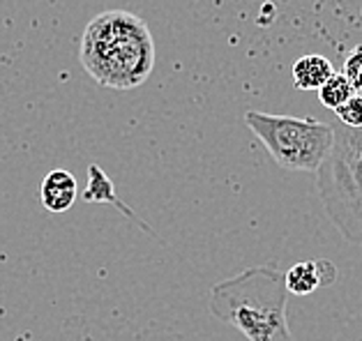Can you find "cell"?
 Here are the masks:
<instances>
[{"label":"cell","mask_w":362,"mask_h":341,"mask_svg":"<svg viewBox=\"0 0 362 341\" xmlns=\"http://www.w3.org/2000/svg\"><path fill=\"white\" fill-rule=\"evenodd\" d=\"M245 125L286 171L316 173L334 145V127L314 118L247 111Z\"/></svg>","instance_id":"obj_3"},{"label":"cell","mask_w":362,"mask_h":341,"mask_svg":"<svg viewBox=\"0 0 362 341\" xmlns=\"http://www.w3.org/2000/svg\"><path fill=\"white\" fill-rule=\"evenodd\" d=\"M155 60V40L141 16L109 10L88 23L81 40V65L104 88H139L153 74Z\"/></svg>","instance_id":"obj_1"},{"label":"cell","mask_w":362,"mask_h":341,"mask_svg":"<svg viewBox=\"0 0 362 341\" xmlns=\"http://www.w3.org/2000/svg\"><path fill=\"white\" fill-rule=\"evenodd\" d=\"M284 273L254 265L210 288V313L250 341H296L286 318Z\"/></svg>","instance_id":"obj_2"},{"label":"cell","mask_w":362,"mask_h":341,"mask_svg":"<svg viewBox=\"0 0 362 341\" xmlns=\"http://www.w3.org/2000/svg\"><path fill=\"white\" fill-rule=\"evenodd\" d=\"M316 176L325 213L344 233L362 215V129H334V145Z\"/></svg>","instance_id":"obj_4"},{"label":"cell","mask_w":362,"mask_h":341,"mask_svg":"<svg viewBox=\"0 0 362 341\" xmlns=\"http://www.w3.org/2000/svg\"><path fill=\"white\" fill-rule=\"evenodd\" d=\"M76 196H78L76 178L65 169H54L51 173H47V178L40 185L42 205L49 213H67L74 205Z\"/></svg>","instance_id":"obj_6"},{"label":"cell","mask_w":362,"mask_h":341,"mask_svg":"<svg viewBox=\"0 0 362 341\" xmlns=\"http://www.w3.org/2000/svg\"><path fill=\"white\" fill-rule=\"evenodd\" d=\"M83 198L88 201V203H111V205H116L118 210H122L129 220H136V215L132 213V210L116 196L113 182L109 180V176L97 164H90V169H88V187L83 191Z\"/></svg>","instance_id":"obj_8"},{"label":"cell","mask_w":362,"mask_h":341,"mask_svg":"<svg viewBox=\"0 0 362 341\" xmlns=\"http://www.w3.org/2000/svg\"><path fill=\"white\" fill-rule=\"evenodd\" d=\"M334 74L332 63L325 56L309 54L296 60L293 65V85L298 90H319L321 85Z\"/></svg>","instance_id":"obj_7"},{"label":"cell","mask_w":362,"mask_h":341,"mask_svg":"<svg viewBox=\"0 0 362 341\" xmlns=\"http://www.w3.org/2000/svg\"><path fill=\"white\" fill-rule=\"evenodd\" d=\"M353 95H356V90H353V85L346 78V74L334 72L328 81H325L319 88V102L323 104L325 109L337 111L344 102H346L349 97H353Z\"/></svg>","instance_id":"obj_9"},{"label":"cell","mask_w":362,"mask_h":341,"mask_svg":"<svg viewBox=\"0 0 362 341\" xmlns=\"http://www.w3.org/2000/svg\"><path fill=\"white\" fill-rule=\"evenodd\" d=\"M334 279H337V268L325 258L303 261V263H296L293 268H288L284 275L286 291L300 297L312 295L314 291H319L321 286H330Z\"/></svg>","instance_id":"obj_5"},{"label":"cell","mask_w":362,"mask_h":341,"mask_svg":"<svg viewBox=\"0 0 362 341\" xmlns=\"http://www.w3.org/2000/svg\"><path fill=\"white\" fill-rule=\"evenodd\" d=\"M334 113H337V118L341 120L344 127L362 129V95L356 92L353 97H349L346 102H344Z\"/></svg>","instance_id":"obj_10"},{"label":"cell","mask_w":362,"mask_h":341,"mask_svg":"<svg viewBox=\"0 0 362 341\" xmlns=\"http://www.w3.org/2000/svg\"><path fill=\"white\" fill-rule=\"evenodd\" d=\"M344 74L351 81L353 90L362 95V44H358L349 54L346 63H344Z\"/></svg>","instance_id":"obj_11"}]
</instances>
